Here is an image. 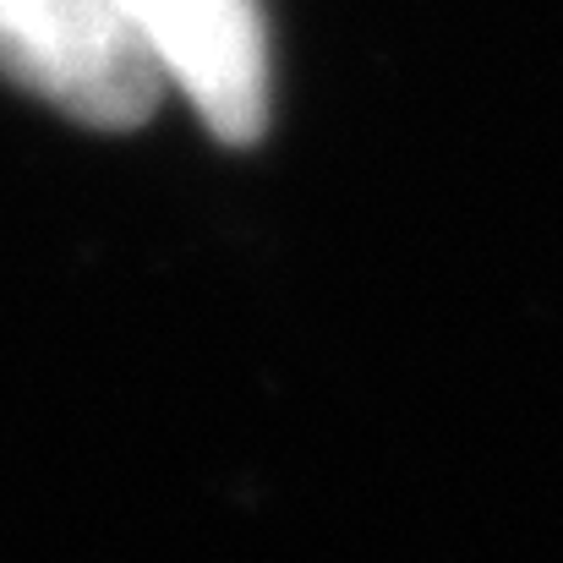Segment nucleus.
Masks as SVG:
<instances>
[{
	"instance_id": "1",
	"label": "nucleus",
	"mask_w": 563,
	"mask_h": 563,
	"mask_svg": "<svg viewBox=\"0 0 563 563\" xmlns=\"http://www.w3.org/2000/svg\"><path fill=\"white\" fill-rule=\"evenodd\" d=\"M0 71L99 132L143 126L165 88L110 0H0Z\"/></svg>"
},
{
	"instance_id": "2",
	"label": "nucleus",
	"mask_w": 563,
	"mask_h": 563,
	"mask_svg": "<svg viewBox=\"0 0 563 563\" xmlns=\"http://www.w3.org/2000/svg\"><path fill=\"white\" fill-rule=\"evenodd\" d=\"M219 143L268 126V33L257 0H110Z\"/></svg>"
}]
</instances>
